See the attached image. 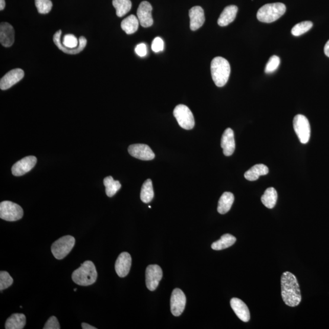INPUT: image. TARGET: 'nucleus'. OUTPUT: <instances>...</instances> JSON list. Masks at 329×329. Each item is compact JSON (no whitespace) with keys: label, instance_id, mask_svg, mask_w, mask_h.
Returning <instances> with one entry per match:
<instances>
[{"label":"nucleus","instance_id":"b1692460","mask_svg":"<svg viewBox=\"0 0 329 329\" xmlns=\"http://www.w3.org/2000/svg\"><path fill=\"white\" fill-rule=\"evenodd\" d=\"M234 202V196L231 192H225L220 198L217 210L220 214H225L231 210L233 203Z\"/></svg>","mask_w":329,"mask_h":329},{"label":"nucleus","instance_id":"72a5a7b5","mask_svg":"<svg viewBox=\"0 0 329 329\" xmlns=\"http://www.w3.org/2000/svg\"><path fill=\"white\" fill-rule=\"evenodd\" d=\"M14 280L8 272L6 271H1L0 272V290H3L9 288L13 283Z\"/></svg>","mask_w":329,"mask_h":329},{"label":"nucleus","instance_id":"4be33fe9","mask_svg":"<svg viewBox=\"0 0 329 329\" xmlns=\"http://www.w3.org/2000/svg\"><path fill=\"white\" fill-rule=\"evenodd\" d=\"M269 172V169L264 164H256L248 170L245 173V178L250 181L258 180L261 176L267 175Z\"/></svg>","mask_w":329,"mask_h":329},{"label":"nucleus","instance_id":"473e14b6","mask_svg":"<svg viewBox=\"0 0 329 329\" xmlns=\"http://www.w3.org/2000/svg\"><path fill=\"white\" fill-rule=\"evenodd\" d=\"M280 63V60L279 57L275 55L271 56L265 67V72L267 74H270L275 72L279 67Z\"/></svg>","mask_w":329,"mask_h":329},{"label":"nucleus","instance_id":"412c9836","mask_svg":"<svg viewBox=\"0 0 329 329\" xmlns=\"http://www.w3.org/2000/svg\"><path fill=\"white\" fill-rule=\"evenodd\" d=\"M237 12V6L235 5L227 6L218 18V24L219 26L226 27L231 24L235 20Z\"/></svg>","mask_w":329,"mask_h":329},{"label":"nucleus","instance_id":"393cba45","mask_svg":"<svg viewBox=\"0 0 329 329\" xmlns=\"http://www.w3.org/2000/svg\"><path fill=\"white\" fill-rule=\"evenodd\" d=\"M139 24L138 18L130 15L121 22V27L127 34H133L138 30Z\"/></svg>","mask_w":329,"mask_h":329},{"label":"nucleus","instance_id":"ddd939ff","mask_svg":"<svg viewBox=\"0 0 329 329\" xmlns=\"http://www.w3.org/2000/svg\"><path fill=\"white\" fill-rule=\"evenodd\" d=\"M152 7L148 2H142L137 9V18L141 26L144 28L151 27L153 25L152 17Z\"/></svg>","mask_w":329,"mask_h":329},{"label":"nucleus","instance_id":"f8f14e48","mask_svg":"<svg viewBox=\"0 0 329 329\" xmlns=\"http://www.w3.org/2000/svg\"><path fill=\"white\" fill-rule=\"evenodd\" d=\"M37 161V158L33 156H27L20 160L12 166V174L15 177H21L27 173L35 167Z\"/></svg>","mask_w":329,"mask_h":329},{"label":"nucleus","instance_id":"7c9ffc66","mask_svg":"<svg viewBox=\"0 0 329 329\" xmlns=\"http://www.w3.org/2000/svg\"><path fill=\"white\" fill-rule=\"evenodd\" d=\"M313 27L312 21H305L300 22L292 28V34L294 36H300L309 31Z\"/></svg>","mask_w":329,"mask_h":329},{"label":"nucleus","instance_id":"0eeeda50","mask_svg":"<svg viewBox=\"0 0 329 329\" xmlns=\"http://www.w3.org/2000/svg\"><path fill=\"white\" fill-rule=\"evenodd\" d=\"M24 216V210L17 204L5 201L0 204V218L8 222H16Z\"/></svg>","mask_w":329,"mask_h":329},{"label":"nucleus","instance_id":"dca6fc26","mask_svg":"<svg viewBox=\"0 0 329 329\" xmlns=\"http://www.w3.org/2000/svg\"><path fill=\"white\" fill-rule=\"evenodd\" d=\"M132 258L129 253L126 252H122L117 258L115 268L116 273L120 277H126L129 274L131 267Z\"/></svg>","mask_w":329,"mask_h":329},{"label":"nucleus","instance_id":"5701e85b","mask_svg":"<svg viewBox=\"0 0 329 329\" xmlns=\"http://www.w3.org/2000/svg\"><path fill=\"white\" fill-rule=\"evenodd\" d=\"M26 316L22 314L12 315L6 322V329H23L26 325Z\"/></svg>","mask_w":329,"mask_h":329},{"label":"nucleus","instance_id":"6e6552de","mask_svg":"<svg viewBox=\"0 0 329 329\" xmlns=\"http://www.w3.org/2000/svg\"><path fill=\"white\" fill-rule=\"evenodd\" d=\"M173 115L179 125L186 130L193 129L194 126L193 114L190 108L184 104L178 105L174 108Z\"/></svg>","mask_w":329,"mask_h":329},{"label":"nucleus","instance_id":"bb28decb","mask_svg":"<svg viewBox=\"0 0 329 329\" xmlns=\"http://www.w3.org/2000/svg\"><path fill=\"white\" fill-rule=\"evenodd\" d=\"M277 193L275 188L270 187L265 190L261 198V203L268 209H273L275 207L277 201Z\"/></svg>","mask_w":329,"mask_h":329},{"label":"nucleus","instance_id":"f3484780","mask_svg":"<svg viewBox=\"0 0 329 329\" xmlns=\"http://www.w3.org/2000/svg\"><path fill=\"white\" fill-rule=\"evenodd\" d=\"M15 31L12 25L2 22L0 25V42L3 47H10L14 43Z\"/></svg>","mask_w":329,"mask_h":329},{"label":"nucleus","instance_id":"20e7f679","mask_svg":"<svg viewBox=\"0 0 329 329\" xmlns=\"http://www.w3.org/2000/svg\"><path fill=\"white\" fill-rule=\"evenodd\" d=\"M98 274L94 263L87 260L72 274L73 282L81 286H89L97 280Z\"/></svg>","mask_w":329,"mask_h":329},{"label":"nucleus","instance_id":"58836bf2","mask_svg":"<svg viewBox=\"0 0 329 329\" xmlns=\"http://www.w3.org/2000/svg\"><path fill=\"white\" fill-rule=\"evenodd\" d=\"M324 53L326 56L329 57V40L327 41L326 44L325 45Z\"/></svg>","mask_w":329,"mask_h":329},{"label":"nucleus","instance_id":"9b49d317","mask_svg":"<svg viewBox=\"0 0 329 329\" xmlns=\"http://www.w3.org/2000/svg\"><path fill=\"white\" fill-rule=\"evenodd\" d=\"M186 304V297L183 291L176 289L172 291L170 305L172 314L174 316H180L184 311Z\"/></svg>","mask_w":329,"mask_h":329},{"label":"nucleus","instance_id":"2f4dec72","mask_svg":"<svg viewBox=\"0 0 329 329\" xmlns=\"http://www.w3.org/2000/svg\"><path fill=\"white\" fill-rule=\"evenodd\" d=\"M38 12L41 14L49 13L52 11L53 3L51 0H35Z\"/></svg>","mask_w":329,"mask_h":329},{"label":"nucleus","instance_id":"a19ab883","mask_svg":"<svg viewBox=\"0 0 329 329\" xmlns=\"http://www.w3.org/2000/svg\"><path fill=\"white\" fill-rule=\"evenodd\" d=\"M74 291H75V292H76V291H77V289H74Z\"/></svg>","mask_w":329,"mask_h":329},{"label":"nucleus","instance_id":"c9c22d12","mask_svg":"<svg viewBox=\"0 0 329 329\" xmlns=\"http://www.w3.org/2000/svg\"><path fill=\"white\" fill-rule=\"evenodd\" d=\"M43 329H60V326L59 323L58 319L55 316H52L47 321L45 324Z\"/></svg>","mask_w":329,"mask_h":329},{"label":"nucleus","instance_id":"aec40b11","mask_svg":"<svg viewBox=\"0 0 329 329\" xmlns=\"http://www.w3.org/2000/svg\"><path fill=\"white\" fill-rule=\"evenodd\" d=\"M231 308L237 317L242 321L247 322L250 321V312L246 303L238 298L231 300Z\"/></svg>","mask_w":329,"mask_h":329},{"label":"nucleus","instance_id":"4468645a","mask_svg":"<svg viewBox=\"0 0 329 329\" xmlns=\"http://www.w3.org/2000/svg\"><path fill=\"white\" fill-rule=\"evenodd\" d=\"M129 155L133 157L142 161H151L155 158V153L148 145L145 144H134L128 148Z\"/></svg>","mask_w":329,"mask_h":329},{"label":"nucleus","instance_id":"c85d7f7f","mask_svg":"<svg viewBox=\"0 0 329 329\" xmlns=\"http://www.w3.org/2000/svg\"><path fill=\"white\" fill-rule=\"evenodd\" d=\"M113 4L116 9V14L119 17H123L132 8L130 0H113Z\"/></svg>","mask_w":329,"mask_h":329},{"label":"nucleus","instance_id":"4c0bfd02","mask_svg":"<svg viewBox=\"0 0 329 329\" xmlns=\"http://www.w3.org/2000/svg\"><path fill=\"white\" fill-rule=\"evenodd\" d=\"M81 326L83 329H97L95 327L92 326V325L87 323H85V322H83L81 324Z\"/></svg>","mask_w":329,"mask_h":329},{"label":"nucleus","instance_id":"a211bd4d","mask_svg":"<svg viewBox=\"0 0 329 329\" xmlns=\"http://www.w3.org/2000/svg\"><path fill=\"white\" fill-rule=\"evenodd\" d=\"M221 146L226 156L233 155L235 149L234 133L231 128L226 129L222 137Z\"/></svg>","mask_w":329,"mask_h":329},{"label":"nucleus","instance_id":"a878e982","mask_svg":"<svg viewBox=\"0 0 329 329\" xmlns=\"http://www.w3.org/2000/svg\"><path fill=\"white\" fill-rule=\"evenodd\" d=\"M237 239L229 234H226L222 236L221 238L218 241L213 243L212 248L213 250L220 251L225 250L232 247L235 244Z\"/></svg>","mask_w":329,"mask_h":329},{"label":"nucleus","instance_id":"f257e3e1","mask_svg":"<svg viewBox=\"0 0 329 329\" xmlns=\"http://www.w3.org/2000/svg\"><path fill=\"white\" fill-rule=\"evenodd\" d=\"M281 295L286 304L298 306L301 301V290L296 277L290 272H285L281 277Z\"/></svg>","mask_w":329,"mask_h":329},{"label":"nucleus","instance_id":"c756f323","mask_svg":"<svg viewBox=\"0 0 329 329\" xmlns=\"http://www.w3.org/2000/svg\"><path fill=\"white\" fill-rule=\"evenodd\" d=\"M103 183L105 187V193L110 198L114 196L121 187L120 182L115 181L112 177L105 178Z\"/></svg>","mask_w":329,"mask_h":329},{"label":"nucleus","instance_id":"39448f33","mask_svg":"<svg viewBox=\"0 0 329 329\" xmlns=\"http://www.w3.org/2000/svg\"><path fill=\"white\" fill-rule=\"evenodd\" d=\"M286 6L282 3H270L262 6L258 11L257 18L264 23H272L286 13Z\"/></svg>","mask_w":329,"mask_h":329},{"label":"nucleus","instance_id":"7ed1b4c3","mask_svg":"<svg viewBox=\"0 0 329 329\" xmlns=\"http://www.w3.org/2000/svg\"><path fill=\"white\" fill-rule=\"evenodd\" d=\"M211 73L217 87H223L228 82L231 73V66L226 59L216 57L211 62Z\"/></svg>","mask_w":329,"mask_h":329},{"label":"nucleus","instance_id":"423d86ee","mask_svg":"<svg viewBox=\"0 0 329 329\" xmlns=\"http://www.w3.org/2000/svg\"><path fill=\"white\" fill-rule=\"evenodd\" d=\"M75 245L74 237L71 235L63 236L53 243L51 250L56 259L62 260L72 251Z\"/></svg>","mask_w":329,"mask_h":329},{"label":"nucleus","instance_id":"1a4fd4ad","mask_svg":"<svg viewBox=\"0 0 329 329\" xmlns=\"http://www.w3.org/2000/svg\"><path fill=\"white\" fill-rule=\"evenodd\" d=\"M293 127L296 135L303 144H306L311 138V125L306 117L303 115H297L293 119Z\"/></svg>","mask_w":329,"mask_h":329},{"label":"nucleus","instance_id":"ea45409f","mask_svg":"<svg viewBox=\"0 0 329 329\" xmlns=\"http://www.w3.org/2000/svg\"><path fill=\"white\" fill-rule=\"evenodd\" d=\"M6 6L5 0H0V10L3 11Z\"/></svg>","mask_w":329,"mask_h":329},{"label":"nucleus","instance_id":"e433bc0d","mask_svg":"<svg viewBox=\"0 0 329 329\" xmlns=\"http://www.w3.org/2000/svg\"><path fill=\"white\" fill-rule=\"evenodd\" d=\"M135 52L140 57H144L147 54L146 46L145 43H142L136 47Z\"/></svg>","mask_w":329,"mask_h":329},{"label":"nucleus","instance_id":"f704fd0d","mask_svg":"<svg viewBox=\"0 0 329 329\" xmlns=\"http://www.w3.org/2000/svg\"><path fill=\"white\" fill-rule=\"evenodd\" d=\"M151 49L153 52L155 53L162 52V51L164 50V43L161 37H156L155 39L153 40Z\"/></svg>","mask_w":329,"mask_h":329},{"label":"nucleus","instance_id":"f03ea898","mask_svg":"<svg viewBox=\"0 0 329 329\" xmlns=\"http://www.w3.org/2000/svg\"><path fill=\"white\" fill-rule=\"evenodd\" d=\"M62 31H57L53 36L54 43L62 52L69 54H77L84 50L87 45V39L84 36L77 38L74 35L67 34L61 41Z\"/></svg>","mask_w":329,"mask_h":329},{"label":"nucleus","instance_id":"2eb2a0df","mask_svg":"<svg viewBox=\"0 0 329 329\" xmlns=\"http://www.w3.org/2000/svg\"><path fill=\"white\" fill-rule=\"evenodd\" d=\"M25 73L23 70L15 69L11 70L3 76L0 81V89L3 91L7 90L20 82L24 78Z\"/></svg>","mask_w":329,"mask_h":329},{"label":"nucleus","instance_id":"9d476101","mask_svg":"<svg viewBox=\"0 0 329 329\" xmlns=\"http://www.w3.org/2000/svg\"><path fill=\"white\" fill-rule=\"evenodd\" d=\"M163 276L162 268L158 265H150L146 270V285L150 291L158 288Z\"/></svg>","mask_w":329,"mask_h":329},{"label":"nucleus","instance_id":"6ab92c4d","mask_svg":"<svg viewBox=\"0 0 329 329\" xmlns=\"http://www.w3.org/2000/svg\"><path fill=\"white\" fill-rule=\"evenodd\" d=\"M191 30L196 31L200 29L205 22V16L203 9L201 6H194L189 11Z\"/></svg>","mask_w":329,"mask_h":329},{"label":"nucleus","instance_id":"cd10ccee","mask_svg":"<svg viewBox=\"0 0 329 329\" xmlns=\"http://www.w3.org/2000/svg\"><path fill=\"white\" fill-rule=\"evenodd\" d=\"M154 196L152 181L148 179L142 185L141 192H140V199L144 203H149L152 200Z\"/></svg>","mask_w":329,"mask_h":329}]
</instances>
